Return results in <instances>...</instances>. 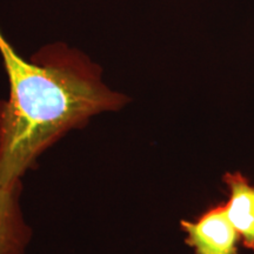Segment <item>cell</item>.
I'll return each instance as SVG.
<instances>
[{
    "label": "cell",
    "mask_w": 254,
    "mask_h": 254,
    "mask_svg": "<svg viewBox=\"0 0 254 254\" xmlns=\"http://www.w3.org/2000/svg\"><path fill=\"white\" fill-rule=\"evenodd\" d=\"M8 99L0 103V186H14L37 158L92 117L120 109L101 69L66 46H49L27 62L0 32Z\"/></svg>",
    "instance_id": "obj_1"
},
{
    "label": "cell",
    "mask_w": 254,
    "mask_h": 254,
    "mask_svg": "<svg viewBox=\"0 0 254 254\" xmlns=\"http://www.w3.org/2000/svg\"><path fill=\"white\" fill-rule=\"evenodd\" d=\"M186 244L195 254H237L239 233L227 217L225 205L205 212L195 221H183Z\"/></svg>",
    "instance_id": "obj_2"
},
{
    "label": "cell",
    "mask_w": 254,
    "mask_h": 254,
    "mask_svg": "<svg viewBox=\"0 0 254 254\" xmlns=\"http://www.w3.org/2000/svg\"><path fill=\"white\" fill-rule=\"evenodd\" d=\"M20 184L0 186V254H26L31 230L19 204Z\"/></svg>",
    "instance_id": "obj_3"
},
{
    "label": "cell",
    "mask_w": 254,
    "mask_h": 254,
    "mask_svg": "<svg viewBox=\"0 0 254 254\" xmlns=\"http://www.w3.org/2000/svg\"><path fill=\"white\" fill-rule=\"evenodd\" d=\"M230 200L225 204L227 217L247 249L254 251V187L240 173L225 176Z\"/></svg>",
    "instance_id": "obj_4"
}]
</instances>
